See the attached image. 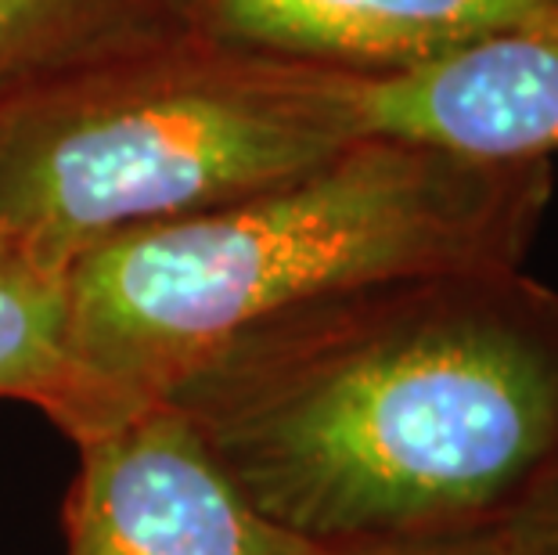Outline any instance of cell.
I'll return each mask as SVG.
<instances>
[{"mask_svg": "<svg viewBox=\"0 0 558 555\" xmlns=\"http://www.w3.org/2000/svg\"><path fill=\"white\" fill-rule=\"evenodd\" d=\"M159 400L317 545L501 530L558 462V289L526 267L372 281L242 328Z\"/></svg>", "mask_w": 558, "mask_h": 555, "instance_id": "6da1fadb", "label": "cell"}, {"mask_svg": "<svg viewBox=\"0 0 558 555\" xmlns=\"http://www.w3.org/2000/svg\"><path fill=\"white\" fill-rule=\"evenodd\" d=\"M551 159H472L361 137L311 173L213 214L101 242L65 267L69 441L156 405L242 328L389 278L522 267Z\"/></svg>", "mask_w": 558, "mask_h": 555, "instance_id": "7a4b0ae2", "label": "cell"}, {"mask_svg": "<svg viewBox=\"0 0 558 555\" xmlns=\"http://www.w3.org/2000/svg\"><path fill=\"white\" fill-rule=\"evenodd\" d=\"M361 141L350 73L195 37L0 101V253L65 270Z\"/></svg>", "mask_w": 558, "mask_h": 555, "instance_id": "3957f363", "label": "cell"}, {"mask_svg": "<svg viewBox=\"0 0 558 555\" xmlns=\"http://www.w3.org/2000/svg\"><path fill=\"white\" fill-rule=\"evenodd\" d=\"M65 555H353L259 512L166 400L76 441Z\"/></svg>", "mask_w": 558, "mask_h": 555, "instance_id": "277c9868", "label": "cell"}, {"mask_svg": "<svg viewBox=\"0 0 558 555\" xmlns=\"http://www.w3.org/2000/svg\"><path fill=\"white\" fill-rule=\"evenodd\" d=\"M361 137L418 141L472 159L558 152V0L494 37L389 76H353Z\"/></svg>", "mask_w": 558, "mask_h": 555, "instance_id": "5b68a950", "label": "cell"}, {"mask_svg": "<svg viewBox=\"0 0 558 555\" xmlns=\"http://www.w3.org/2000/svg\"><path fill=\"white\" fill-rule=\"evenodd\" d=\"M548 0H192L202 37L353 76L439 62Z\"/></svg>", "mask_w": 558, "mask_h": 555, "instance_id": "8992f818", "label": "cell"}, {"mask_svg": "<svg viewBox=\"0 0 558 555\" xmlns=\"http://www.w3.org/2000/svg\"><path fill=\"white\" fill-rule=\"evenodd\" d=\"M195 33L192 0H0V101Z\"/></svg>", "mask_w": 558, "mask_h": 555, "instance_id": "52a82bcc", "label": "cell"}, {"mask_svg": "<svg viewBox=\"0 0 558 555\" xmlns=\"http://www.w3.org/2000/svg\"><path fill=\"white\" fill-rule=\"evenodd\" d=\"M0 400H22L62 426L73 405L65 270L0 253Z\"/></svg>", "mask_w": 558, "mask_h": 555, "instance_id": "ba28073f", "label": "cell"}, {"mask_svg": "<svg viewBox=\"0 0 558 555\" xmlns=\"http://www.w3.org/2000/svg\"><path fill=\"white\" fill-rule=\"evenodd\" d=\"M508 548L512 555H558V462L508 523Z\"/></svg>", "mask_w": 558, "mask_h": 555, "instance_id": "9c48e42d", "label": "cell"}, {"mask_svg": "<svg viewBox=\"0 0 558 555\" xmlns=\"http://www.w3.org/2000/svg\"><path fill=\"white\" fill-rule=\"evenodd\" d=\"M353 555H512V548H508V527H501V530H483V534L414 541V545L357 548Z\"/></svg>", "mask_w": 558, "mask_h": 555, "instance_id": "30bf717a", "label": "cell"}]
</instances>
